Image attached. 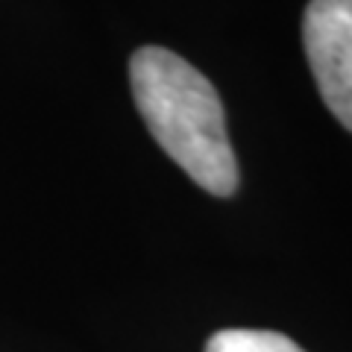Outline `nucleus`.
<instances>
[{
  "mask_svg": "<svg viewBox=\"0 0 352 352\" xmlns=\"http://www.w3.org/2000/svg\"><path fill=\"white\" fill-rule=\"evenodd\" d=\"M129 82L138 112L162 150L208 194H232L238 164L214 85L164 47L132 53Z\"/></svg>",
  "mask_w": 352,
  "mask_h": 352,
  "instance_id": "nucleus-1",
  "label": "nucleus"
},
{
  "mask_svg": "<svg viewBox=\"0 0 352 352\" xmlns=\"http://www.w3.org/2000/svg\"><path fill=\"white\" fill-rule=\"evenodd\" d=\"M302 44L326 109L352 132V0H311Z\"/></svg>",
  "mask_w": 352,
  "mask_h": 352,
  "instance_id": "nucleus-2",
  "label": "nucleus"
},
{
  "mask_svg": "<svg viewBox=\"0 0 352 352\" xmlns=\"http://www.w3.org/2000/svg\"><path fill=\"white\" fill-rule=\"evenodd\" d=\"M206 352H302L291 338L267 329H223L208 338Z\"/></svg>",
  "mask_w": 352,
  "mask_h": 352,
  "instance_id": "nucleus-3",
  "label": "nucleus"
}]
</instances>
